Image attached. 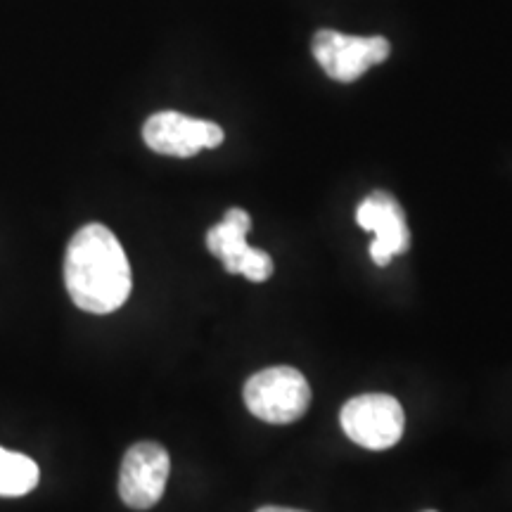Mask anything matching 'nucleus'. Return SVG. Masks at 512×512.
<instances>
[{"label":"nucleus","mask_w":512,"mask_h":512,"mask_svg":"<svg viewBox=\"0 0 512 512\" xmlns=\"http://www.w3.org/2000/svg\"><path fill=\"white\" fill-rule=\"evenodd\" d=\"M64 285L76 309L105 316L131 297L133 275L117 235L102 223H88L69 240Z\"/></svg>","instance_id":"obj_1"},{"label":"nucleus","mask_w":512,"mask_h":512,"mask_svg":"<svg viewBox=\"0 0 512 512\" xmlns=\"http://www.w3.org/2000/svg\"><path fill=\"white\" fill-rule=\"evenodd\" d=\"M311 387L297 368L275 366L259 370L245 384V406L259 420L290 425L309 411Z\"/></svg>","instance_id":"obj_2"},{"label":"nucleus","mask_w":512,"mask_h":512,"mask_svg":"<svg viewBox=\"0 0 512 512\" xmlns=\"http://www.w3.org/2000/svg\"><path fill=\"white\" fill-rule=\"evenodd\" d=\"M339 422L344 434L368 451H387L399 444L406 432V413L389 394H361L347 401Z\"/></svg>","instance_id":"obj_3"},{"label":"nucleus","mask_w":512,"mask_h":512,"mask_svg":"<svg viewBox=\"0 0 512 512\" xmlns=\"http://www.w3.org/2000/svg\"><path fill=\"white\" fill-rule=\"evenodd\" d=\"M311 50L330 79L351 83L370 67L387 60L389 41L384 36H347L332 29H320L313 36Z\"/></svg>","instance_id":"obj_4"},{"label":"nucleus","mask_w":512,"mask_h":512,"mask_svg":"<svg viewBox=\"0 0 512 512\" xmlns=\"http://www.w3.org/2000/svg\"><path fill=\"white\" fill-rule=\"evenodd\" d=\"M171 472L169 451L157 441H138L126 451L119 472V496L128 508L150 510L162 501Z\"/></svg>","instance_id":"obj_5"},{"label":"nucleus","mask_w":512,"mask_h":512,"mask_svg":"<svg viewBox=\"0 0 512 512\" xmlns=\"http://www.w3.org/2000/svg\"><path fill=\"white\" fill-rule=\"evenodd\" d=\"M252 219L245 209H228L221 223L209 228L207 247L230 275H245L252 283H264L273 275V259L247 245Z\"/></svg>","instance_id":"obj_6"},{"label":"nucleus","mask_w":512,"mask_h":512,"mask_svg":"<svg viewBox=\"0 0 512 512\" xmlns=\"http://www.w3.org/2000/svg\"><path fill=\"white\" fill-rule=\"evenodd\" d=\"M143 140L152 152L166 157H195L223 143V128L214 121L192 119L181 112H157L145 121Z\"/></svg>","instance_id":"obj_7"},{"label":"nucleus","mask_w":512,"mask_h":512,"mask_svg":"<svg viewBox=\"0 0 512 512\" xmlns=\"http://www.w3.org/2000/svg\"><path fill=\"white\" fill-rule=\"evenodd\" d=\"M356 223L363 230L375 235L370 242V259L377 266H387L394 256H399L411 247L406 214L401 204L389 192L375 190L366 200L358 204Z\"/></svg>","instance_id":"obj_8"},{"label":"nucleus","mask_w":512,"mask_h":512,"mask_svg":"<svg viewBox=\"0 0 512 512\" xmlns=\"http://www.w3.org/2000/svg\"><path fill=\"white\" fill-rule=\"evenodd\" d=\"M41 479L38 465L24 453L8 451L0 446V496L19 498L34 491Z\"/></svg>","instance_id":"obj_9"},{"label":"nucleus","mask_w":512,"mask_h":512,"mask_svg":"<svg viewBox=\"0 0 512 512\" xmlns=\"http://www.w3.org/2000/svg\"><path fill=\"white\" fill-rule=\"evenodd\" d=\"M256 512H304V510H294V508H280V505H264Z\"/></svg>","instance_id":"obj_10"},{"label":"nucleus","mask_w":512,"mask_h":512,"mask_svg":"<svg viewBox=\"0 0 512 512\" xmlns=\"http://www.w3.org/2000/svg\"><path fill=\"white\" fill-rule=\"evenodd\" d=\"M427 512H434V510H427Z\"/></svg>","instance_id":"obj_11"}]
</instances>
